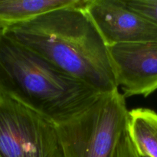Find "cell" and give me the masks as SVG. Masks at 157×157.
I'll return each mask as SVG.
<instances>
[{
  "label": "cell",
  "mask_w": 157,
  "mask_h": 157,
  "mask_svg": "<svg viewBox=\"0 0 157 157\" xmlns=\"http://www.w3.org/2000/svg\"><path fill=\"white\" fill-rule=\"evenodd\" d=\"M0 157H64L57 126L1 90Z\"/></svg>",
  "instance_id": "277c9868"
},
{
  "label": "cell",
  "mask_w": 157,
  "mask_h": 157,
  "mask_svg": "<svg viewBox=\"0 0 157 157\" xmlns=\"http://www.w3.org/2000/svg\"><path fill=\"white\" fill-rule=\"evenodd\" d=\"M84 0H0V29L30 21L55 9L81 4Z\"/></svg>",
  "instance_id": "52a82bcc"
},
{
  "label": "cell",
  "mask_w": 157,
  "mask_h": 157,
  "mask_svg": "<svg viewBox=\"0 0 157 157\" xmlns=\"http://www.w3.org/2000/svg\"><path fill=\"white\" fill-rule=\"evenodd\" d=\"M85 9L107 47L118 44L157 42V25L130 9L126 1L87 0Z\"/></svg>",
  "instance_id": "5b68a950"
},
{
  "label": "cell",
  "mask_w": 157,
  "mask_h": 157,
  "mask_svg": "<svg viewBox=\"0 0 157 157\" xmlns=\"http://www.w3.org/2000/svg\"><path fill=\"white\" fill-rule=\"evenodd\" d=\"M1 29H0V33H1Z\"/></svg>",
  "instance_id": "8fae6325"
},
{
  "label": "cell",
  "mask_w": 157,
  "mask_h": 157,
  "mask_svg": "<svg viewBox=\"0 0 157 157\" xmlns=\"http://www.w3.org/2000/svg\"><path fill=\"white\" fill-rule=\"evenodd\" d=\"M126 3L157 25V0H128Z\"/></svg>",
  "instance_id": "9c48e42d"
},
{
  "label": "cell",
  "mask_w": 157,
  "mask_h": 157,
  "mask_svg": "<svg viewBox=\"0 0 157 157\" xmlns=\"http://www.w3.org/2000/svg\"><path fill=\"white\" fill-rule=\"evenodd\" d=\"M127 130L141 156L157 157V113L148 108L128 112Z\"/></svg>",
  "instance_id": "ba28073f"
},
{
  "label": "cell",
  "mask_w": 157,
  "mask_h": 157,
  "mask_svg": "<svg viewBox=\"0 0 157 157\" xmlns=\"http://www.w3.org/2000/svg\"><path fill=\"white\" fill-rule=\"evenodd\" d=\"M141 157H147V156H141Z\"/></svg>",
  "instance_id": "7c38bea8"
},
{
  "label": "cell",
  "mask_w": 157,
  "mask_h": 157,
  "mask_svg": "<svg viewBox=\"0 0 157 157\" xmlns=\"http://www.w3.org/2000/svg\"><path fill=\"white\" fill-rule=\"evenodd\" d=\"M108 51L117 85L124 98L147 97L157 90V42L114 44Z\"/></svg>",
  "instance_id": "8992f818"
},
{
  "label": "cell",
  "mask_w": 157,
  "mask_h": 157,
  "mask_svg": "<svg viewBox=\"0 0 157 157\" xmlns=\"http://www.w3.org/2000/svg\"><path fill=\"white\" fill-rule=\"evenodd\" d=\"M0 90L52 121L65 124L103 95L0 33Z\"/></svg>",
  "instance_id": "7a4b0ae2"
},
{
  "label": "cell",
  "mask_w": 157,
  "mask_h": 157,
  "mask_svg": "<svg viewBox=\"0 0 157 157\" xmlns=\"http://www.w3.org/2000/svg\"><path fill=\"white\" fill-rule=\"evenodd\" d=\"M129 110L118 90L103 94L75 119L57 126L64 157H114Z\"/></svg>",
  "instance_id": "3957f363"
},
{
  "label": "cell",
  "mask_w": 157,
  "mask_h": 157,
  "mask_svg": "<svg viewBox=\"0 0 157 157\" xmlns=\"http://www.w3.org/2000/svg\"><path fill=\"white\" fill-rule=\"evenodd\" d=\"M81 4L2 29L8 38L103 94L118 90L108 47Z\"/></svg>",
  "instance_id": "6da1fadb"
},
{
  "label": "cell",
  "mask_w": 157,
  "mask_h": 157,
  "mask_svg": "<svg viewBox=\"0 0 157 157\" xmlns=\"http://www.w3.org/2000/svg\"><path fill=\"white\" fill-rule=\"evenodd\" d=\"M114 157H141L132 143L127 129L123 133Z\"/></svg>",
  "instance_id": "30bf717a"
}]
</instances>
